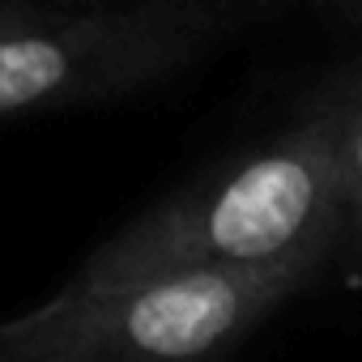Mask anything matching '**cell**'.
Instances as JSON below:
<instances>
[{"label":"cell","instance_id":"obj_6","mask_svg":"<svg viewBox=\"0 0 362 362\" xmlns=\"http://www.w3.org/2000/svg\"><path fill=\"white\" fill-rule=\"evenodd\" d=\"M64 9H107V5H145V0H60Z\"/></svg>","mask_w":362,"mask_h":362},{"label":"cell","instance_id":"obj_3","mask_svg":"<svg viewBox=\"0 0 362 362\" xmlns=\"http://www.w3.org/2000/svg\"><path fill=\"white\" fill-rule=\"evenodd\" d=\"M218 26L205 0L47 9L0 35V124L132 94L192 64Z\"/></svg>","mask_w":362,"mask_h":362},{"label":"cell","instance_id":"obj_2","mask_svg":"<svg viewBox=\"0 0 362 362\" xmlns=\"http://www.w3.org/2000/svg\"><path fill=\"white\" fill-rule=\"evenodd\" d=\"M315 260L273 269H184L119 286L64 281L0 320V362H222L264 324Z\"/></svg>","mask_w":362,"mask_h":362},{"label":"cell","instance_id":"obj_1","mask_svg":"<svg viewBox=\"0 0 362 362\" xmlns=\"http://www.w3.org/2000/svg\"><path fill=\"white\" fill-rule=\"evenodd\" d=\"M341 205L328 124L307 119L124 226L69 281L98 290L184 269L320 260Z\"/></svg>","mask_w":362,"mask_h":362},{"label":"cell","instance_id":"obj_4","mask_svg":"<svg viewBox=\"0 0 362 362\" xmlns=\"http://www.w3.org/2000/svg\"><path fill=\"white\" fill-rule=\"evenodd\" d=\"M324 124H328V145H332L341 201L362 209V115H354V119H324Z\"/></svg>","mask_w":362,"mask_h":362},{"label":"cell","instance_id":"obj_5","mask_svg":"<svg viewBox=\"0 0 362 362\" xmlns=\"http://www.w3.org/2000/svg\"><path fill=\"white\" fill-rule=\"evenodd\" d=\"M47 9H39V5H18V9H9V13H0V35L5 30H13V26H26V22H35V18H43Z\"/></svg>","mask_w":362,"mask_h":362},{"label":"cell","instance_id":"obj_7","mask_svg":"<svg viewBox=\"0 0 362 362\" xmlns=\"http://www.w3.org/2000/svg\"><path fill=\"white\" fill-rule=\"evenodd\" d=\"M18 5H26V0H0V13H9V9H18Z\"/></svg>","mask_w":362,"mask_h":362}]
</instances>
